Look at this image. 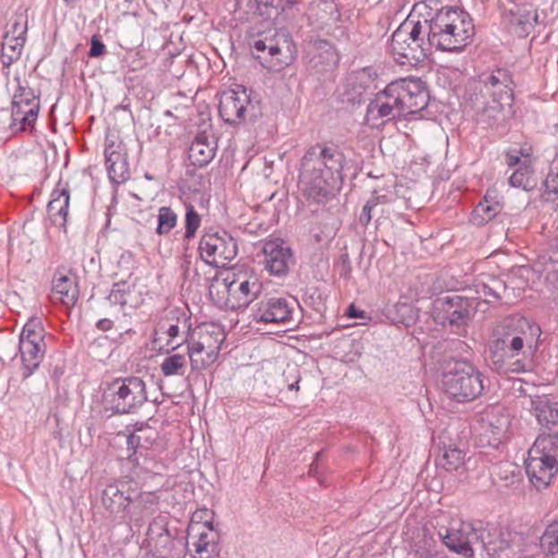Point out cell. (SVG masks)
<instances>
[{
    "mask_svg": "<svg viewBox=\"0 0 558 558\" xmlns=\"http://www.w3.org/2000/svg\"><path fill=\"white\" fill-rule=\"evenodd\" d=\"M218 140L210 130H203L195 137L189 150L190 162L198 167L208 165L215 157Z\"/></svg>",
    "mask_w": 558,
    "mask_h": 558,
    "instance_id": "26",
    "label": "cell"
},
{
    "mask_svg": "<svg viewBox=\"0 0 558 558\" xmlns=\"http://www.w3.org/2000/svg\"><path fill=\"white\" fill-rule=\"evenodd\" d=\"M28 18L25 13H19L8 23L4 32L2 62L9 67L16 64L21 57L25 41H27Z\"/></svg>",
    "mask_w": 558,
    "mask_h": 558,
    "instance_id": "19",
    "label": "cell"
},
{
    "mask_svg": "<svg viewBox=\"0 0 558 558\" xmlns=\"http://www.w3.org/2000/svg\"><path fill=\"white\" fill-rule=\"evenodd\" d=\"M504 206V199L499 190L492 188L487 191L470 215L471 223L482 227L492 222L501 213Z\"/></svg>",
    "mask_w": 558,
    "mask_h": 558,
    "instance_id": "25",
    "label": "cell"
},
{
    "mask_svg": "<svg viewBox=\"0 0 558 558\" xmlns=\"http://www.w3.org/2000/svg\"><path fill=\"white\" fill-rule=\"evenodd\" d=\"M185 370V360L183 356H174L165 361L163 371L166 375H176L183 373Z\"/></svg>",
    "mask_w": 558,
    "mask_h": 558,
    "instance_id": "34",
    "label": "cell"
},
{
    "mask_svg": "<svg viewBox=\"0 0 558 558\" xmlns=\"http://www.w3.org/2000/svg\"><path fill=\"white\" fill-rule=\"evenodd\" d=\"M429 92L419 80L404 79L391 83L373 99L365 124L379 128L397 118L418 113L429 103Z\"/></svg>",
    "mask_w": 558,
    "mask_h": 558,
    "instance_id": "3",
    "label": "cell"
},
{
    "mask_svg": "<svg viewBox=\"0 0 558 558\" xmlns=\"http://www.w3.org/2000/svg\"><path fill=\"white\" fill-rule=\"evenodd\" d=\"M291 251L283 240H270L264 246L266 269L270 274L283 276L288 273L291 261Z\"/></svg>",
    "mask_w": 558,
    "mask_h": 558,
    "instance_id": "24",
    "label": "cell"
},
{
    "mask_svg": "<svg viewBox=\"0 0 558 558\" xmlns=\"http://www.w3.org/2000/svg\"><path fill=\"white\" fill-rule=\"evenodd\" d=\"M190 321L183 311L175 310L160 320L155 330L154 348L162 354L170 353L188 339Z\"/></svg>",
    "mask_w": 558,
    "mask_h": 558,
    "instance_id": "14",
    "label": "cell"
},
{
    "mask_svg": "<svg viewBox=\"0 0 558 558\" xmlns=\"http://www.w3.org/2000/svg\"><path fill=\"white\" fill-rule=\"evenodd\" d=\"M536 410L537 412V419H539L540 424L547 427H552V429H555L557 425L555 402L541 401L539 402V406L536 407Z\"/></svg>",
    "mask_w": 558,
    "mask_h": 558,
    "instance_id": "30",
    "label": "cell"
},
{
    "mask_svg": "<svg viewBox=\"0 0 558 558\" xmlns=\"http://www.w3.org/2000/svg\"><path fill=\"white\" fill-rule=\"evenodd\" d=\"M52 293L55 299L68 306L74 305L79 296L78 279L68 268L58 269L54 276Z\"/></svg>",
    "mask_w": 558,
    "mask_h": 558,
    "instance_id": "23",
    "label": "cell"
},
{
    "mask_svg": "<svg viewBox=\"0 0 558 558\" xmlns=\"http://www.w3.org/2000/svg\"><path fill=\"white\" fill-rule=\"evenodd\" d=\"M293 316V311L284 299L270 300L260 306L256 319L263 323H284Z\"/></svg>",
    "mask_w": 558,
    "mask_h": 558,
    "instance_id": "28",
    "label": "cell"
},
{
    "mask_svg": "<svg viewBox=\"0 0 558 558\" xmlns=\"http://www.w3.org/2000/svg\"><path fill=\"white\" fill-rule=\"evenodd\" d=\"M105 159L110 178L115 183L123 184L130 176L129 159L123 140L115 133L108 134L105 145Z\"/></svg>",
    "mask_w": 558,
    "mask_h": 558,
    "instance_id": "20",
    "label": "cell"
},
{
    "mask_svg": "<svg viewBox=\"0 0 558 558\" xmlns=\"http://www.w3.org/2000/svg\"><path fill=\"white\" fill-rule=\"evenodd\" d=\"M237 250L235 239L220 229L210 230L200 243L201 258L216 268L228 265L237 254Z\"/></svg>",
    "mask_w": 558,
    "mask_h": 558,
    "instance_id": "15",
    "label": "cell"
},
{
    "mask_svg": "<svg viewBox=\"0 0 558 558\" xmlns=\"http://www.w3.org/2000/svg\"><path fill=\"white\" fill-rule=\"evenodd\" d=\"M540 336L539 326L525 316L512 315L501 321L489 341L496 368L506 373L526 370L534 358Z\"/></svg>",
    "mask_w": 558,
    "mask_h": 558,
    "instance_id": "1",
    "label": "cell"
},
{
    "mask_svg": "<svg viewBox=\"0 0 558 558\" xmlns=\"http://www.w3.org/2000/svg\"><path fill=\"white\" fill-rule=\"evenodd\" d=\"M558 443L555 435H542L528 455L526 469L532 485L545 490L554 480L557 472Z\"/></svg>",
    "mask_w": 558,
    "mask_h": 558,
    "instance_id": "9",
    "label": "cell"
},
{
    "mask_svg": "<svg viewBox=\"0 0 558 558\" xmlns=\"http://www.w3.org/2000/svg\"><path fill=\"white\" fill-rule=\"evenodd\" d=\"M138 486L130 479H120L109 485L103 493L105 509L113 514L122 512L137 496Z\"/></svg>",
    "mask_w": 558,
    "mask_h": 558,
    "instance_id": "22",
    "label": "cell"
},
{
    "mask_svg": "<svg viewBox=\"0 0 558 558\" xmlns=\"http://www.w3.org/2000/svg\"><path fill=\"white\" fill-rule=\"evenodd\" d=\"M225 339V331L215 323H203L194 330L189 339V356L193 368H208L218 358Z\"/></svg>",
    "mask_w": 558,
    "mask_h": 558,
    "instance_id": "12",
    "label": "cell"
},
{
    "mask_svg": "<svg viewBox=\"0 0 558 558\" xmlns=\"http://www.w3.org/2000/svg\"><path fill=\"white\" fill-rule=\"evenodd\" d=\"M253 56L261 66L280 72L295 62L296 49L290 34L284 29L270 28L250 39Z\"/></svg>",
    "mask_w": 558,
    "mask_h": 558,
    "instance_id": "7",
    "label": "cell"
},
{
    "mask_svg": "<svg viewBox=\"0 0 558 558\" xmlns=\"http://www.w3.org/2000/svg\"><path fill=\"white\" fill-rule=\"evenodd\" d=\"M442 384L446 394L456 401L474 400L484 391L481 374L465 361L452 362L442 376Z\"/></svg>",
    "mask_w": 558,
    "mask_h": 558,
    "instance_id": "10",
    "label": "cell"
},
{
    "mask_svg": "<svg viewBox=\"0 0 558 558\" xmlns=\"http://www.w3.org/2000/svg\"><path fill=\"white\" fill-rule=\"evenodd\" d=\"M147 400L143 382L139 379H119L105 391V408L114 414H129L138 410Z\"/></svg>",
    "mask_w": 558,
    "mask_h": 558,
    "instance_id": "13",
    "label": "cell"
},
{
    "mask_svg": "<svg viewBox=\"0 0 558 558\" xmlns=\"http://www.w3.org/2000/svg\"><path fill=\"white\" fill-rule=\"evenodd\" d=\"M471 103L487 117L499 118L509 113L514 103V83L509 73L495 70L477 78L472 85Z\"/></svg>",
    "mask_w": 558,
    "mask_h": 558,
    "instance_id": "6",
    "label": "cell"
},
{
    "mask_svg": "<svg viewBox=\"0 0 558 558\" xmlns=\"http://www.w3.org/2000/svg\"><path fill=\"white\" fill-rule=\"evenodd\" d=\"M39 99L29 88H19L13 100V129L16 133H27L37 123Z\"/></svg>",
    "mask_w": 558,
    "mask_h": 558,
    "instance_id": "18",
    "label": "cell"
},
{
    "mask_svg": "<svg viewBox=\"0 0 558 558\" xmlns=\"http://www.w3.org/2000/svg\"><path fill=\"white\" fill-rule=\"evenodd\" d=\"M262 283L253 270L231 268L220 271L210 284V298L220 308L237 310L253 303L259 296Z\"/></svg>",
    "mask_w": 558,
    "mask_h": 558,
    "instance_id": "5",
    "label": "cell"
},
{
    "mask_svg": "<svg viewBox=\"0 0 558 558\" xmlns=\"http://www.w3.org/2000/svg\"><path fill=\"white\" fill-rule=\"evenodd\" d=\"M199 219L194 213H190L188 216V233L193 235L194 230L198 228Z\"/></svg>",
    "mask_w": 558,
    "mask_h": 558,
    "instance_id": "36",
    "label": "cell"
},
{
    "mask_svg": "<svg viewBox=\"0 0 558 558\" xmlns=\"http://www.w3.org/2000/svg\"><path fill=\"white\" fill-rule=\"evenodd\" d=\"M557 522L547 528L545 536L541 539V549L546 555L556 556L557 554Z\"/></svg>",
    "mask_w": 558,
    "mask_h": 558,
    "instance_id": "32",
    "label": "cell"
},
{
    "mask_svg": "<svg viewBox=\"0 0 558 558\" xmlns=\"http://www.w3.org/2000/svg\"><path fill=\"white\" fill-rule=\"evenodd\" d=\"M20 354L25 368L35 370L42 364L47 354V331L43 322L32 318L25 324L20 339Z\"/></svg>",
    "mask_w": 558,
    "mask_h": 558,
    "instance_id": "16",
    "label": "cell"
},
{
    "mask_svg": "<svg viewBox=\"0 0 558 558\" xmlns=\"http://www.w3.org/2000/svg\"><path fill=\"white\" fill-rule=\"evenodd\" d=\"M253 104L251 90L243 85H231L224 90L219 100V114L225 123L240 124L248 118Z\"/></svg>",
    "mask_w": 558,
    "mask_h": 558,
    "instance_id": "17",
    "label": "cell"
},
{
    "mask_svg": "<svg viewBox=\"0 0 558 558\" xmlns=\"http://www.w3.org/2000/svg\"><path fill=\"white\" fill-rule=\"evenodd\" d=\"M291 0H256L261 13L268 17H278L288 7Z\"/></svg>",
    "mask_w": 558,
    "mask_h": 558,
    "instance_id": "31",
    "label": "cell"
},
{
    "mask_svg": "<svg viewBox=\"0 0 558 558\" xmlns=\"http://www.w3.org/2000/svg\"><path fill=\"white\" fill-rule=\"evenodd\" d=\"M69 191L66 187H58L54 191L47 205V214L56 227L64 228L67 222L69 210Z\"/></svg>",
    "mask_w": 558,
    "mask_h": 558,
    "instance_id": "27",
    "label": "cell"
},
{
    "mask_svg": "<svg viewBox=\"0 0 558 558\" xmlns=\"http://www.w3.org/2000/svg\"><path fill=\"white\" fill-rule=\"evenodd\" d=\"M471 301L459 296H451L437 301L434 308L435 321L447 326L461 325L471 318Z\"/></svg>",
    "mask_w": 558,
    "mask_h": 558,
    "instance_id": "21",
    "label": "cell"
},
{
    "mask_svg": "<svg viewBox=\"0 0 558 558\" xmlns=\"http://www.w3.org/2000/svg\"><path fill=\"white\" fill-rule=\"evenodd\" d=\"M434 19V10L429 4H416L394 35L391 48L397 62L406 66H416L424 62L430 53Z\"/></svg>",
    "mask_w": 558,
    "mask_h": 558,
    "instance_id": "4",
    "label": "cell"
},
{
    "mask_svg": "<svg viewBox=\"0 0 558 558\" xmlns=\"http://www.w3.org/2000/svg\"><path fill=\"white\" fill-rule=\"evenodd\" d=\"M219 549V534L215 516L210 510H200L190 521L187 534V550L193 557H214Z\"/></svg>",
    "mask_w": 558,
    "mask_h": 558,
    "instance_id": "11",
    "label": "cell"
},
{
    "mask_svg": "<svg viewBox=\"0 0 558 558\" xmlns=\"http://www.w3.org/2000/svg\"><path fill=\"white\" fill-rule=\"evenodd\" d=\"M444 543L450 550L457 553V554L468 557L474 555L470 543L459 532H450V534H447L444 537Z\"/></svg>",
    "mask_w": 558,
    "mask_h": 558,
    "instance_id": "29",
    "label": "cell"
},
{
    "mask_svg": "<svg viewBox=\"0 0 558 558\" xmlns=\"http://www.w3.org/2000/svg\"><path fill=\"white\" fill-rule=\"evenodd\" d=\"M344 169L345 157L336 145H315L301 164L300 190L311 202H329L343 187Z\"/></svg>",
    "mask_w": 558,
    "mask_h": 558,
    "instance_id": "2",
    "label": "cell"
},
{
    "mask_svg": "<svg viewBox=\"0 0 558 558\" xmlns=\"http://www.w3.org/2000/svg\"><path fill=\"white\" fill-rule=\"evenodd\" d=\"M474 22L466 13L457 8H445L432 22L431 42L442 50L467 47L474 37Z\"/></svg>",
    "mask_w": 558,
    "mask_h": 558,
    "instance_id": "8",
    "label": "cell"
},
{
    "mask_svg": "<svg viewBox=\"0 0 558 558\" xmlns=\"http://www.w3.org/2000/svg\"><path fill=\"white\" fill-rule=\"evenodd\" d=\"M105 53V47L102 41L99 38L92 39V45H90V56L98 57Z\"/></svg>",
    "mask_w": 558,
    "mask_h": 558,
    "instance_id": "35",
    "label": "cell"
},
{
    "mask_svg": "<svg viewBox=\"0 0 558 558\" xmlns=\"http://www.w3.org/2000/svg\"><path fill=\"white\" fill-rule=\"evenodd\" d=\"M176 223H177V218H176L172 210H160L158 227L159 234L163 235L169 233V231L175 227Z\"/></svg>",
    "mask_w": 558,
    "mask_h": 558,
    "instance_id": "33",
    "label": "cell"
}]
</instances>
